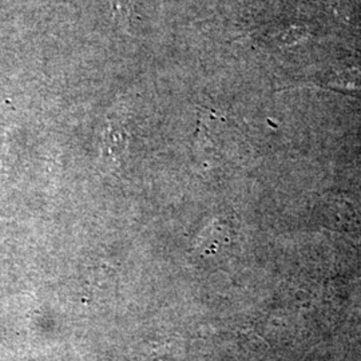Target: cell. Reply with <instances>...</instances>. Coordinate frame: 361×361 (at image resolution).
Masks as SVG:
<instances>
[{
  "mask_svg": "<svg viewBox=\"0 0 361 361\" xmlns=\"http://www.w3.org/2000/svg\"><path fill=\"white\" fill-rule=\"evenodd\" d=\"M128 141L129 138L125 129L116 125L107 126L102 134V145H101L102 155L104 158H113V159L122 157L128 149Z\"/></svg>",
  "mask_w": 361,
  "mask_h": 361,
  "instance_id": "obj_2",
  "label": "cell"
},
{
  "mask_svg": "<svg viewBox=\"0 0 361 361\" xmlns=\"http://www.w3.org/2000/svg\"><path fill=\"white\" fill-rule=\"evenodd\" d=\"M131 8H133V0H111L113 19L123 30H128L129 27Z\"/></svg>",
  "mask_w": 361,
  "mask_h": 361,
  "instance_id": "obj_3",
  "label": "cell"
},
{
  "mask_svg": "<svg viewBox=\"0 0 361 361\" xmlns=\"http://www.w3.org/2000/svg\"><path fill=\"white\" fill-rule=\"evenodd\" d=\"M323 83L332 90L361 95L360 66H338L324 75Z\"/></svg>",
  "mask_w": 361,
  "mask_h": 361,
  "instance_id": "obj_1",
  "label": "cell"
}]
</instances>
